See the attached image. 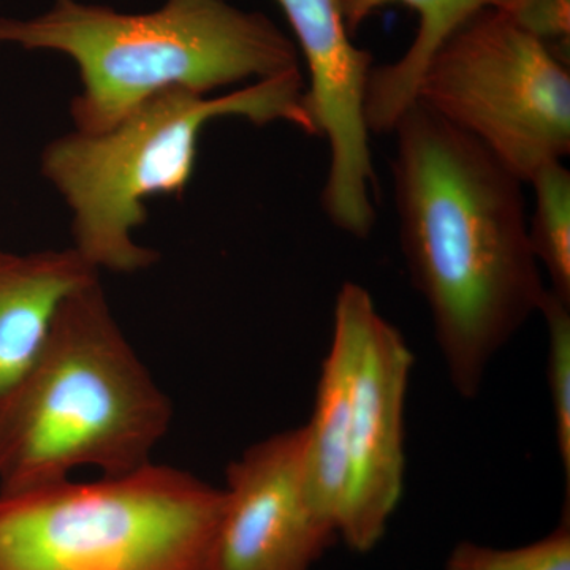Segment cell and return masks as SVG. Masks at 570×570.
Wrapping results in <instances>:
<instances>
[{
    "label": "cell",
    "mask_w": 570,
    "mask_h": 570,
    "mask_svg": "<svg viewBox=\"0 0 570 570\" xmlns=\"http://www.w3.org/2000/svg\"><path fill=\"white\" fill-rule=\"evenodd\" d=\"M414 355L363 285L336 295L332 343L305 426L311 504L348 549L367 553L404 491V412Z\"/></svg>",
    "instance_id": "5b68a950"
},
{
    "label": "cell",
    "mask_w": 570,
    "mask_h": 570,
    "mask_svg": "<svg viewBox=\"0 0 570 570\" xmlns=\"http://www.w3.org/2000/svg\"><path fill=\"white\" fill-rule=\"evenodd\" d=\"M174 407L112 316L100 281L59 306L39 355L0 396V491L151 463Z\"/></svg>",
    "instance_id": "7a4b0ae2"
},
{
    "label": "cell",
    "mask_w": 570,
    "mask_h": 570,
    "mask_svg": "<svg viewBox=\"0 0 570 570\" xmlns=\"http://www.w3.org/2000/svg\"><path fill=\"white\" fill-rule=\"evenodd\" d=\"M445 570H570V502L560 523L534 542L499 549L461 540L450 550Z\"/></svg>",
    "instance_id": "4fadbf2b"
},
{
    "label": "cell",
    "mask_w": 570,
    "mask_h": 570,
    "mask_svg": "<svg viewBox=\"0 0 570 570\" xmlns=\"http://www.w3.org/2000/svg\"><path fill=\"white\" fill-rule=\"evenodd\" d=\"M534 208L528 235L550 291L570 303V171L562 163L540 168L530 181Z\"/></svg>",
    "instance_id": "7c38bea8"
},
{
    "label": "cell",
    "mask_w": 570,
    "mask_h": 570,
    "mask_svg": "<svg viewBox=\"0 0 570 570\" xmlns=\"http://www.w3.org/2000/svg\"><path fill=\"white\" fill-rule=\"evenodd\" d=\"M224 491L148 463L0 491V570H209Z\"/></svg>",
    "instance_id": "8992f818"
},
{
    "label": "cell",
    "mask_w": 570,
    "mask_h": 570,
    "mask_svg": "<svg viewBox=\"0 0 570 570\" xmlns=\"http://www.w3.org/2000/svg\"><path fill=\"white\" fill-rule=\"evenodd\" d=\"M303 448L299 426L232 461L209 570H313L340 540L307 498Z\"/></svg>",
    "instance_id": "9c48e42d"
},
{
    "label": "cell",
    "mask_w": 570,
    "mask_h": 570,
    "mask_svg": "<svg viewBox=\"0 0 570 570\" xmlns=\"http://www.w3.org/2000/svg\"><path fill=\"white\" fill-rule=\"evenodd\" d=\"M2 45L73 61L81 91L70 112L80 132H102L170 89L212 96L299 69L294 40L227 0H165L142 13L55 0L37 17L0 18Z\"/></svg>",
    "instance_id": "3957f363"
},
{
    "label": "cell",
    "mask_w": 570,
    "mask_h": 570,
    "mask_svg": "<svg viewBox=\"0 0 570 570\" xmlns=\"http://www.w3.org/2000/svg\"><path fill=\"white\" fill-rule=\"evenodd\" d=\"M392 134L409 279L430 309L450 384L474 400L494 356L549 291L528 235L524 183L422 104H412Z\"/></svg>",
    "instance_id": "6da1fadb"
},
{
    "label": "cell",
    "mask_w": 570,
    "mask_h": 570,
    "mask_svg": "<svg viewBox=\"0 0 570 570\" xmlns=\"http://www.w3.org/2000/svg\"><path fill=\"white\" fill-rule=\"evenodd\" d=\"M302 70L206 96L170 89L146 100L102 132L55 138L41 153V175L71 213L73 249L97 272L132 275L159 261L135 232L157 195H181L197 167L205 127L220 118L266 126L287 122L316 137Z\"/></svg>",
    "instance_id": "277c9868"
},
{
    "label": "cell",
    "mask_w": 570,
    "mask_h": 570,
    "mask_svg": "<svg viewBox=\"0 0 570 570\" xmlns=\"http://www.w3.org/2000/svg\"><path fill=\"white\" fill-rule=\"evenodd\" d=\"M539 313L549 337L547 382L553 412L554 441L566 482V499L570 498V303L547 291Z\"/></svg>",
    "instance_id": "5bb4252c"
},
{
    "label": "cell",
    "mask_w": 570,
    "mask_h": 570,
    "mask_svg": "<svg viewBox=\"0 0 570 570\" xmlns=\"http://www.w3.org/2000/svg\"><path fill=\"white\" fill-rule=\"evenodd\" d=\"M498 10L569 62L570 0H502Z\"/></svg>",
    "instance_id": "9a60e30c"
},
{
    "label": "cell",
    "mask_w": 570,
    "mask_h": 570,
    "mask_svg": "<svg viewBox=\"0 0 570 570\" xmlns=\"http://www.w3.org/2000/svg\"><path fill=\"white\" fill-rule=\"evenodd\" d=\"M97 279L73 247L0 249V396L39 355L63 299Z\"/></svg>",
    "instance_id": "30bf717a"
},
{
    "label": "cell",
    "mask_w": 570,
    "mask_h": 570,
    "mask_svg": "<svg viewBox=\"0 0 570 570\" xmlns=\"http://www.w3.org/2000/svg\"><path fill=\"white\" fill-rule=\"evenodd\" d=\"M415 102L524 184L570 151L569 62L498 9L478 11L438 48Z\"/></svg>",
    "instance_id": "52a82bcc"
},
{
    "label": "cell",
    "mask_w": 570,
    "mask_h": 570,
    "mask_svg": "<svg viewBox=\"0 0 570 570\" xmlns=\"http://www.w3.org/2000/svg\"><path fill=\"white\" fill-rule=\"evenodd\" d=\"M309 71L305 104L316 137L328 142L322 208L343 234L366 239L376 227V171L365 102L374 58L356 47L337 0H276Z\"/></svg>",
    "instance_id": "ba28073f"
},
{
    "label": "cell",
    "mask_w": 570,
    "mask_h": 570,
    "mask_svg": "<svg viewBox=\"0 0 570 570\" xmlns=\"http://www.w3.org/2000/svg\"><path fill=\"white\" fill-rule=\"evenodd\" d=\"M348 32L379 10L404 6L415 11L419 29L411 47L395 62L374 66L366 88V122L371 134H392L403 112L415 102L420 77L431 56L463 22L502 0H337Z\"/></svg>",
    "instance_id": "8fae6325"
}]
</instances>
